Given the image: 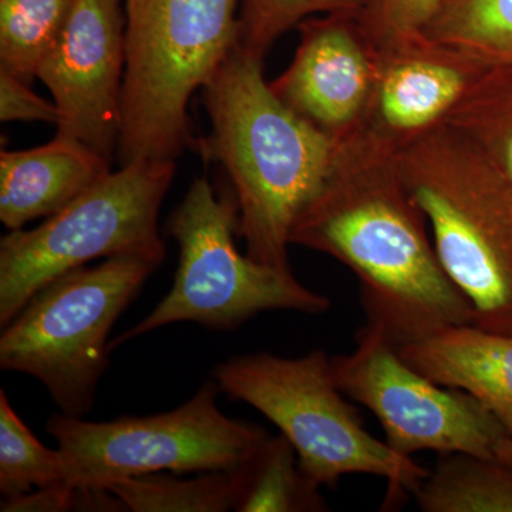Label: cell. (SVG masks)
<instances>
[{"instance_id": "cell-1", "label": "cell", "mask_w": 512, "mask_h": 512, "mask_svg": "<svg viewBox=\"0 0 512 512\" xmlns=\"http://www.w3.org/2000/svg\"><path fill=\"white\" fill-rule=\"evenodd\" d=\"M397 153L362 126L336 140L325 181L289 241L348 266L360 282L366 326L399 348L474 325L476 315L441 265Z\"/></svg>"}, {"instance_id": "cell-2", "label": "cell", "mask_w": 512, "mask_h": 512, "mask_svg": "<svg viewBox=\"0 0 512 512\" xmlns=\"http://www.w3.org/2000/svg\"><path fill=\"white\" fill-rule=\"evenodd\" d=\"M201 90L212 127L201 150L231 180L247 255L292 269V227L325 181L335 138L282 103L265 80L264 62L238 47Z\"/></svg>"}, {"instance_id": "cell-3", "label": "cell", "mask_w": 512, "mask_h": 512, "mask_svg": "<svg viewBox=\"0 0 512 512\" xmlns=\"http://www.w3.org/2000/svg\"><path fill=\"white\" fill-rule=\"evenodd\" d=\"M397 158L441 265L473 305L474 325L512 335V181L444 123Z\"/></svg>"}, {"instance_id": "cell-4", "label": "cell", "mask_w": 512, "mask_h": 512, "mask_svg": "<svg viewBox=\"0 0 512 512\" xmlns=\"http://www.w3.org/2000/svg\"><path fill=\"white\" fill-rule=\"evenodd\" d=\"M241 0H124L126 72L117 158L174 160L188 103L238 46Z\"/></svg>"}, {"instance_id": "cell-5", "label": "cell", "mask_w": 512, "mask_h": 512, "mask_svg": "<svg viewBox=\"0 0 512 512\" xmlns=\"http://www.w3.org/2000/svg\"><path fill=\"white\" fill-rule=\"evenodd\" d=\"M221 392L254 407L291 441L302 470L320 487L350 474L386 478V505L416 493L430 471L377 440L343 397L323 350L301 357L234 356L212 372Z\"/></svg>"}, {"instance_id": "cell-6", "label": "cell", "mask_w": 512, "mask_h": 512, "mask_svg": "<svg viewBox=\"0 0 512 512\" xmlns=\"http://www.w3.org/2000/svg\"><path fill=\"white\" fill-rule=\"evenodd\" d=\"M161 264L120 255L57 276L2 329L0 367L39 380L60 413L86 416L109 367L111 330Z\"/></svg>"}, {"instance_id": "cell-7", "label": "cell", "mask_w": 512, "mask_h": 512, "mask_svg": "<svg viewBox=\"0 0 512 512\" xmlns=\"http://www.w3.org/2000/svg\"><path fill=\"white\" fill-rule=\"evenodd\" d=\"M167 232L180 248L174 284L146 318L111 340V350L173 323L232 330L259 313L323 315L332 305L328 296L301 284L292 269L259 264L238 251L237 201L220 197L207 177L192 181L168 218Z\"/></svg>"}, {"instance_id": "cell-8", "label": "cell", "mask_w": 512, "mask_h": 512, "mask_svg": "<svg viewBox=\"0 0 512 512\" xmlns=\"http://www.w3.org/2000/svg\"><path fill=\"white\" fill-rule=\"evenodd\" d=\"M174 175V160L131 161L39 227L2 237L0 328L43 286L96 259L143 255L164 262L158 215Z\"/></svg>"}, {"instance_id": "cell-9", "label": "cell", "mask_w": 512, "mask_h": 512, "mask_svg": "<svg viewBox=\"0 0 512 512\" xmlns=\"http://www.w3.org/2000/svg\"><path fill=\"white\" fill-rule=\"evenodd\" d=\"M218 393L212 379L171 412L110 421L55 413L45 429L62 451L73 485L110 487L144 474L234 470L269 433L222 413Z\"/></svg>"}, {"instance_id": "cell-10", "label": "cell", "mask_w": 512, "mask_h": 512, "mask_svg": "<svg viewBox=\"0 0 512 512\" xmlns=\"http://www.w3.org/2000/svg\"><path fill=\"white\" fill-rule=\"evenodd\" d=\"M330 362L339 389L375 414L386 443L403 456L436 451L495 458L510 434L471 394L421 375L369 326L357 333L352 352Z\"/></svg>"}, {"instance_id": "cell-11", "label": "cell", "mask_w": 512, "mask_h": 512, "mask_svg": "<svg viewBox=\"0 0 512 512\" xmlns=\"http://www.w3.org/2000/svg\"><path fill=\"white\" fill-rule=\"evenodd\" d=\"M124 72L126 12L121 0H73L62 35L37 72L59 110L57 134L113 160Z\"/></svg>"}, {"instance_id": "cell-12", "label": "cell", "mask_w": 512, "mask_h": 512, "mask_svg": "<svg viewBox=\"0 0 512 512\" xmlns=\"http://www.w3.org/2000/svg\"><path fill=\"white\" fill-rule=\"evenodd\" d=\"M296 29L295 56L269 86L289 109L339 140L362 126L375 82V49L349 13L313 16Z\"/></svg>"}, {"instance_id": "cell-13", "label": "cell", "mask_w": 512, "mask_h": 512, "mask_svg": "<svg viewBox=\"0 0 512 512\" xmlns=\"http://www.w3.org/2000/svg\"><path fill=\"white\" fill-rule=\"evenodd\" d=\"M373 49L375 82L362 127L397 150L443 123L490 67L424 33Z\"/></svg>"}, {"instance_id": "cell-14", "label": "cell", "mask_w": 512, "mask_h": 512, "mask_svg": "<svg viewBox=\"0 0 512 512\" xmlns=\"http://www.w3.org/2000/svg\"><path fill=\"white\" fill-rule=\"evenodd\" d=\"M111 173V160L76 138L0 154V221L9 231L47 218Z\"/></svg>"}, {"instance_id": "cell-15", "label": "cell", "mask_w": 512, "mask_h": 512, "mask_svg": "<svg viewBox=\"0 0 512 512\" xmlns=\"http://www.w3.org/2000/svg\"><path fill=\"white\" fill-rule=\"evenodd\" d=\"M397 350L421 375L471 394L512 434V335L457 325Z\"/></svg>"}, {"instance_id": "cell-16", "label": "cell", "mask_w": 512, "mask_h": 512, "mask_svg": "<svg viewBox=\"0 0 512 512\" xmlns=\"http://www.w3.org/2000/svg\"><path fill=\"white\" fill-rule=\"evenodd\" d=\"M234 511L320 512L328 503L299 464L298 454L284 434L271 436L232 470Z\"/></svg>"}, {"instance_id": "cell-17", "label": "cell", "mask_w": 512, "mask_h": 512, "mask_svg": "<svg viewBox=\"0 0 512 512\" xmlns=\"http://www.w3.org/2000/svg\"><path fill=\"white\" fill-rule=\"evenodd\" d=\"M413 495L424 512H512V470L497 458L443 454Z\"/></svg>"}, {"instance_id": "cell-18", "label": "cell", "mask_w": 512, "mask_h": 512, "mask_svg": "<svg viewBox=\"0 0 512 512\" xmlns=\"http://www.w3.org/2000/svg\"><path fill=\"white\" fill-rule=\"evenodd\" d=\"M512 181V63L487 67L443 121Z\"/></svg>"}, {"instance_id": "cell-19", "label": "cell", "mask_w": 512, "mask_h": 512, "mask_svg": "<svg viewBox=\"0 0 512 512\" xmlns=\"http://www.w3.org/2000/svg\"><path fill=\"white\" fill-rule=\"evenodd\" d=\"M183 474L153 473L117 481L110 488L126 511L227 512L234 510L235 480L232 470Z\"/></svg>"}, {"instance_id": "cell-20", "label": "cell", "mask_w": 512, "mask_h": 512, "mask_svg": "<svg viewBox=\"0 0 512 512\" xmlns=\"http://www.w3.org/2000/svg\"><path fill=\"white\" fill-rule=\"evenodd\" d=\"M488 66L512 63V0H446L423 30Z\"/></svg>"}, {"instance_id": "cell-21", "label": "cell", "mask_w": 512, "mask_h": 512, "mask_svg": "<svg viewBox=\"0 0 512 512\" xmlns=\"http://www.w3.org/2000/svg\"><path fill=\"white\" fill-rule=\"evenodd\" d=\"M73 0H0V69L26 83L62 35Z\"/></svg>"}, {"instance_id": "cell-22", "label": "cell", "mask_w": 512, "mask_h": 512, "mask_svg": "<svg viewBox=\"0 0 512 512\" xmlns=\"http://www.w3.org/2000/svg\"><path fill=\"white\" fill-rule=\"evenodd\" d=\"M62 451L52 450L13 410L8 394L0 390V494L2 500L20 497L36 488L67 481Z\"/></svg>"}, {"instance_id": "cell-23", "label": "cell", "mask_w": 512, "mask_h": 512, "mask_svg": "<svg viewBox=\"0 0 512 512\" xmlns=\"http://www.w3.org/2000/svg\"><path fill=\"white\" fill-rule=\"evenodd\" d=\"M360 0H241L238 49L264 62L279 37L319 15H357Z\"/></svg>"}, {"instance_id": "cell-24", "label": "cell", "mask_w": 512, "mask_h": 512, "mask_svg": "<svg viewBox=\"0 0 512 512\" xmlns=\"http://www.w3.org/2000/svg\"><path fill=\"white\" fill-rule=\"evenodd\" d=\"M446 0H360L356 18L370 45L423 33Z\"/></svg>"}, {"instance_id": "cell-25", "label": "cell", "mask_w": 512, "mask_h": 512, "mask_svg": "<svg viewBox=\"0 0 512 512\" xmlns=\"http://www.w3.org/2000/svg\"><path fill=\"white\" fill-rule=\"evenodd\" d=\"M0 120L6 121H59L55 101L37 96L30 84L12 73L0 69Z\"/></svg>"}, {"instance_id": "cell-26", "label": "cell", "mask_w": 512, "mask_h": 512, "mask_svg": "<svg viewBox=\"0 0 512 512\" xmlns=\"http://www.w3.org/2000/svg\"><path fill=\"white\" fill-rule=\"evenodd\" d=\"M77 487L69 481L36 488L20 497L2 500V512H67L76 511Z\"/></svg>"}, {"instance_id": "cell-27", "label": "cell", "mask_w": 512, "mask_h": 512, "mask_svg": "<svg viewBox=\"0 0 512 512\" xmlns=\"http://www.w3.org/2000/svg\"><path fill=\"white\" fill-rule=\"evenodd\" d=\"M495 458L512 470V434H508V436L504 437L503 441L498 444L497 451H495Z\"/></svg>"}]
</instances>
